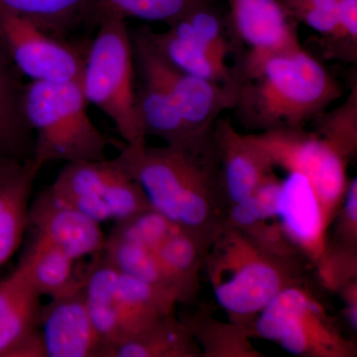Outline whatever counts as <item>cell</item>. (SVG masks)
<instances>
[{
  "label": "cell",
  "instance_id": "3",
  "mask_svg": "<svg viewBox=\"0 0 357 357\" xmlns=\"http://www.w3.org/2000/svg\"><path fill=\"white\" fill-rule=\"evenodd\" d=\"M294 256L271 250L223 223L204 260L215 300L234 324L245 326L244 321L255 319L277 294L299 284Z\"/></svg>",
  "mask_w": 357,
  "mask_h": 357
},
{
  "label": "cell",
  "instance_id": "24",
  "mask_svg": "<svg viewBox=\"0 0 357 357\" xmlns=\"http://www.w3.org/2000/svg\"><path fill=\"white\" fill-rule=\"evenodd\" d=\"M201 356L198 342L184 321L173 314L157 319L144 330L117 344L112 357H194Z\"/></svg>",
  "mask_w": 357,
  "mask_h": 357
},
{
  "label": "cell",
  "instance_id": "20",
  "mask_svg": "<svg viewBox=\"0 0 357 357\" xmlns=\"http://www.w3.org/2000/svg\"><path fill=\"white\" fill-rule=\"evenodd\" d=\"M144 32L155 50L178 70L199 79L236 89L234 66L227 64V59L206 45L174 31L170 27L161 33L144 28Z\"/></svg>",
  "mask_w": 357,
  "mask_h": 357
},
{
  "label": "cell",
  "instance_id": "7",
  "mask_svg": "<svg viewBox=\"0 0 357 357\" xmlns=\"http://www.w3.org/2000/svg\"><path fill=\"white\" fill-rule=\"evenodd\" d=\"M251 337L276 342L289 354L349 357L356 354L325 307L301 284L282 290L249 326Z\"/></svg>",
  "mask_w": 357,
  "mask_h": 357
},
{
  "label": "cell",
  "instance_id": "31",
  "mask_svg": "<svg viewBox=\"0 0 357 357\" xmlns=\"http://www.w3.org/2000/svg\"><path fill=\"white\" fill-rule=\"evenodd\" d=\"M357 288L356 281H351L344 285V299L345 301V316L352 330L356 332L357 328Z\"/></svg>",
  "mask_w": 357,
  "mask_h": 357
},
{
  "label": "cell",
  "instance_id": "12",
  "mask_svg": "<svg viewBox=\"0 0 357 357\" xmlns=\"http://www.w3.org/2000/svg\"><path fill=\"white\" fill-rule=\"evenodd\" d=\"M0 45L23 77L33 82H81L84 59L76 47L29 20L0 8Z\"/></svg>",
  "mask_w": 357,
  "mask_h": 357
},
{
  "label": "cell",
  "instance_id": "4",
  "mask_svg": "<svg viewBox=\"0 0 357 357\" xmlns=\"http://www.w3.org/2000/svg\"><path fill=\"white\" fill-rule=\"evenodd\" d=\"M88 105L81 82L26 83L23 110L34 133L33 163L40 170L54 161L107 159L109 141L89 116Z\"/></svg>",
  "mask_w": 357,
  "mask_h": 357
},
{
  "label": "cell",
  "instance_id": "14",
  "mask_svg": "<svg viewBox=\"0 0 357 357\" xmlns=\"http://www.w3.org/2000/svg\"><path fill=\"white\" fill-rule=\"evenodd\" d=\"M39 333L45 357H109L89 314L83 288L42 305Z\"/></svg>",
  "mask_w": 357,
  "mask_h": 357
},
{
  "label": "cell",
  "instance_id": "30",
  "mask_svg": "<svg viewBox=\"0 0 357 357\" xmlns=\"http://www.w3.org/2000/svg\"><path fill=\"white\" fill-rule=\"evenodd\" d=\"M325 54L328 59L356 64L357 0H340L337 36Z\"/></svg>",
  "mask_w": 357,
  "mask_h": 357
},
{
  "label": "cell",
  "instance_id": "16",
  "mask_svg": "<svg viewBox=\"0 0 357 357\" xmlns=\"http://www.w3.org/2000/svg\"><path fill=\"white\" fill-rule=\"evenodd\" d=\"M28 229L65 251L73 259L100 255L107 236L100 223L91 220L46 188L33 197Z\"/></svg>",
  "mask_w": 357,
  "mask_h": 357
},
{
  "label": "cell",
  "instance_id": "21",
  "mask_svg": "<svg viewBox=\"0 0 357 357\" xmlns=\"http://www.w3.org/2000/svg\"><path fill=\"white\" fill-rule=\"evenodd\" d=\"M75 262L65 251L46 239L32 234L17 267L42 296L56 299L81 290L84 275L79 277Z\"/></svg>",
  "mask_w": 357,
  "mask_h": 357
},
{
  "label": "cell",
  "instance_id": "6",
  "mask_svg": "<svg viewBox=\"0 0 357 357\" xmlns=\"http://www.w3.org/2000/svg\"><path fill=\"white\" fill-rule=\"evenodd\" d=\"M100 258L84 274L83 290L93 325L112 357L117 344L173 314L177 302L144 282L121 273L102 255Z\"/></svg>",
  "mask_w": 357,
  "mask_h": 357
},
{
  "label": "cell",
  "instance_id": "15",
  "mask_svg": "<svg viewBox=\"0 0 357 357\" xmlns=\"http://www.w3.org/2000/svg\"><path fill=\"white\" fill-rule=\"evenodd\" d=\"M286 173L280 182L277 220L291 245L319 265L328 248L330 220L306 176L297 171Z\"/></svg>",
  "mask_w": 357,
  "mask_h": 357
},
{
  "label": "cell",
  "instance_id": "11",
  "mask_svg": "<svg viewBox=\"0 0 357 357\" xmlns=\"http://www.w3.org/2000/svg\"><path fill=\"white\" fill-rule=\"evenodd\" d=\"M227 27L236 53L237 79L274 55L301 47L296 21L279 0H225Z\"/></svg>",
  "mask_w": 357,
  "mask_h": 357
},
{
  "label": "cell",
  "instance_id": "9",
  "mask_svg": "<svg viewBox=\"0 0 357 357\" xmlns=\"http://www.w3.org/2000/svg\"><path fill=\"white\" fill-rule=\"evenodd\" d=\"M252 134L275 168H282L285 172L297 171L306 176L332 222L349 183V159L314 131H307L305 128Z\"/></svg>",
  "mask_w": 357,
  "mask_h": 357
},
{
  "label": "cell",
  "instance_id": "10",
  "mask_svg": "<svg viewBox=\"0 0 357 357\" xmlns=\"http://www.w3.org/2000/svg\"><path fill=\"white\" fill-rule=\"evenodd\" d=\"M136 74L160 84L195 134L208 132L220 115L234 109L236 89L199 79L174 67L155 50L143 29L131 34Z\"/></svg>",
  "mask_w": 357,
  "mask_h": 357
},
{
  "label": "cell",
  "instance_id": "26",
  "mask_svg": "<svg viewBox=\"0 0 357 357\" xmlns=\"http://www.w3.org/2000/svg\"><path fill=\"white\" fill-rule=\"evenodd\" d=\"M91 0H0V8L29 20L52 36L64 39L86 20Z\"/></svg>",
  "mask_w": 357,
  "mask_h": 357
},
{
  "label": "cell",
  "instance_id": "23",
  "mask_svg": "<svg viewBox=\"0 0 357 357\" xmlns=\"http://www.w3.org/2000/svg\"><path fill=\"white\" fill-rule=\"evenodd\" d=\"M208 244L178 225L153 249L164 273L172 282L181 302L189 300L196 290L199 267Z\"/></svg>",
  "mask_w": 357,
  "mask_h": 357
},
{
  "label": "cell",
  "instance_id": "17",
  "mask_svg": "<svg viewBox=\"0 0 357 357\" xmlns=\"http://www.w3.org/2000/svg\"><path fill=\"white\" fill-rule=\"evenodd\" d=\"M41 295L20 268L0 280V357H45Z\"/></svg>",
  "mask_w": 357,
  "mask_h": 357
},
{
  "label": "cell",
  "instance_id": "27",
  "mask_svg": "<svg viewBox=\"0 0 357 357\" xmlns=\"http://www.w3.org/2000/svg\"><path fill=\"white\" fill-rule=\"evenodd\" d=\"M203 0H91L86 20L96 25L107 15L171 25Z\"/></svg>",
  "mask_w": 357,
  "mask_h": 357
},
{
  "label": "cell",
  "instance_id": "25",
  "mask_svg": "<svg viewBox=\"0 0 357 357\" xmlns=\"http://www.w3.org/2000/svg\"><path fill=\"white\" fill-rule=\"evenodd\" d=\"M100 255L105 261L121 273L144 282L176 302H181L178 291L164 273L153 251L126 236L117 227H112L107 236L105 248Z\"/></svg>",
  "mask_w": 357,
  "mask_h": 357
},
{
  "label": "cell",
  "instance_id": "1",
  "mask_svg": "<svg viewBox=\"0 0 357 357\" xmlns=\"http://www.w3.org/2000/svg\"><path fill=\"white\" fill-rule=\"evenodd\" d=\"M183 146H126L114 158L140 185L152 210L206 243L227 213L213 133Z\"/></svg>",
  "mask_w": 357,
  "mask_h": 357
},
{
  "label": "cell",
  "instance_id": "5",
  "mask_svg": "<svg viewBox=\"0 0 357 357\" xmlns=\"http://www.w3.org/2000/svg\"><path fill=\"white\" fill-rule=\"evenodd\" d=\"M96 26L81 79L84 98L114 122L126 146L146 144L136 107L135 62L126 20L107 15Z\"/></svg>",
  "mask_w": 357,
  "mask_h": 357
},
{
  "label": "cell",
  "instance_id": "29",
  "mask_svg": "<svg viewBox=\"0 0 357 357\" xmlns=\"http://www.w3.org/2000/svg\"><path fill=\"white\" fill-rule=\"evenodd\" d=\"M296 22L319 35L324 49L333 43L340 23V0H279Z\"/></svg>",
  "mask_w": 357,
  "mask_h": 357
},
{
  "label": "cell",
  "instance_id": "18",
  "mask_svg": "<svg viewBox=\"0 0 357 357\" xmlns=\"http://www.w3.org/2000/svg\"><path fill=\"white\" fill-rule=\"evenodd\" d=\"M40 171L33 160L0 165V267L15 255L24 238Z\"/></svg>",
  "mask_w": 357,
  "mask_h": 357
},
{
  "label": "cell",
  "instance_id": "13",
  "mask_svg": "<svg viewBox=\"0 0 357 357\" xmlns=\"http://www.w3.org/2000/svg\"><path fill=\"white\" fill-rule=\"evenodd\" d=\"M223 199L229 206L249 198L270 177L275 167L252 133L237 131L229 119L213 126Z\"/></svg>",
  "mask_w": 357,
  "mask_h": 357
},
{
  "label": "cell",
  "instance_id": "28",
  "mask_svg": "<svg viewBox=\"0 0 357 357\" xmlns=\"http://www.w3.org/2000/svg\"><path fill=\"white\" fill-rule=\"evenodd\" d=\"M312 123L314 132L337 148L349 160L357 148V83L352 84L351 91L337 109L321 112Z\"/></svg>",
  "mask_w": 357,
  "mask_h": 357
},
{
  "label": "cell",
  "instance_id": "19",
  "mask_svg": "<svg viewBox=\"0 0 357 357\" xmlns=\"http://www.w3.org/2000/svg\"><path fill=\"white\" fill-rule=\"evenodd\" d=\"M25 84L0 45V165L33 160L34 133L23 110Z\"/></svg>",
  "mask_w": 357,
  "mask_h": 357
},
{
  "label": "cell",
  "instance_id": "2",
  "mask_svg": "<svg viewBox=\"0 0 357 357\" xmlns=\"http://www.w3.org/2000/svg\"><path fill=\"white\" fill-rule=\"evenodd\" d=\"M342 96L335 77L301 46L272 56L237 79L232 110L256 133L304 128Z\"/></svg>",
  "mask_w": 357,
  "mask_h": 357
},
{
  "label": "cell",
  "instance_id": "8",
  "mask_svg": "<svg viewBox=\"0 0 357 357\" xmlns=\"http://www.w3.org/2000/svg\"><path fill=\"white\" fill-rule=\"evenodd\" d=\"M51 191L98 223H119L151 208L142 188L114 159L66 163Z\"/></svg>",
  "mask_w": 357,
  "mask_h": 357
},
{
  "label": "cell",
  "instance_id": "22",
  "mask_svg": "<svg viewBox=\"0 0 357 357\" xmlns=\"http://www.w3.org/2000/svg\"><path fill=\"white\" fill-rule=\"evenodd\" d=\"M139 82L135 86L136 107L146 137L155 136L166 145L183 146L206 133L192 132L172 98L160 84L143 76H139Z\"/></svg>",
  "mask_w": 357,
  "mask_h": 357
}]
</instances>
